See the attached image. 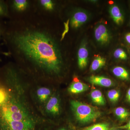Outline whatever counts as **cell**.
<instances>
[{
  "mask_svg": "<svg viewBox=\"0 0 130 130\" xmlns=\"http://www.w3.org/2000/svg\"><path fill=\"white\" fill-rule=\"evenodd\" d=\"M37 24H12L2 33L8 54L34 78L48 81L61 73L64 61L49 28Z\"/></svg>",
  "mask_w": 130,
  "mask_h": 130,
  "instance_id": "6da1fadb",
  "label": "cell"
},
{
  "mask_svg": "<svg viewBox=\"0 0 130 130\" xmlns=\"http://www.w3.org/2000/svg\"><path fill=\"white\" fill-rule=\"evenodd\" d=\"M0 84V130H42L45 120L35 109L17 69L7 67Z\"/></svg>",
  "mask_w": 130,
  "mask_h": 130,
  "instance_id": "7a4b0ae2",
  "label": "cell"
},
{
  "mask_svg": "<svg viewBox=\"0 0 130 130\" xmlns=\"http://www.w3.org/2000/svg\"><path fill=\"white\" fill-rule=\"evenodd\" d=\"M71 108L76 119L83 124L90 123L99 118L100 111L96 108L76 100L70 103Z\"/></svg>",
  "mask_w": 130,
  "mask_h": 130,
  "instance_id": "3957f363",
  "label": "cell"
},
{
  "mask_svg": "<svg viewBox=\"0 0 130 130\" xmlns=\"http://www.w3.org/2000/svg\"><path fill=\"white\" fill-rule=\"evenodd\" d=\"M45 104V112L48 115L54 116L59 114L60 102L58 96L54 95H51Z\"/></svg>",
  "mask_w": 130,
  "mask_h": 130,
  "instance_id": "277c9868",
  "label": "cell"
},
{
  "mask_svg": "<svg viewBox=\"0 0 130 130\" xmlns=\"http://www.w3.org/2000/svg\"><path fill=\"white\" fill-rule=\"evenodd\" d=\"M94 35L96 40L102 44H107L110 40V36L108 30L105 25L102 24L96 27Z\"/></svg>",
  "mask_w": 130,
  "mask_h": 130,
  "instance_id": "5b68a950",
  "label": "cell"
},
{
  "mask_svg": "<svg viewBox=\"0 0 130 130\" xmlns=\"http://www.w3.org/2000/svg\"><path fill=\"white\" fill-rule=\"evenodd\" d=\"M88 19V16L86 12L78 11L75 12L71 20V25L72 28L76 29L85 23Z\"/></svg>",
  "mask_w": 130,
  "mask_h": 130,
  "instance_id": "8992f818",
  "label": "cell"
},
{
  "mask_svg": "<svg viewBox=\"0 0 130 130\" xmlns=\"http://www.w3.org/2000/svg\"><path fill=\"white\" fill-rule=\"evenodd\" d=\"M89 81L92 84L102 87H111L114 84L111 79L102 76L92 75L89 78Z\"/></svg>",
  "mask_w": 130,
  "mask_h": 130,
  "instance_id": "52a82bcc",
  "label": "cell"
},
{
  "mask_svg": "<svg viewBox=\"0 0 130 130\" xmlns=\"http://www.w3.org/2000/svg\"><path fill=\"white\" fill-rule=\"evenodd\" d=\"M88 54L85 44L80 46L78 53V64L80 69H84L88 64Z\"/></svg>",
  "mask_w": 130,
  "mask_h": 130,
  "instance_id": "ba28073f",
  "label": "cell"
},
{
  "mask_svg": "<svg viewBox=\"0 0 130 130\" xmlns=\"http://www.w3.org/2000/svg\"><path fill=\"white\" fill-rule=\"evenodd\" d=\"M38 100L41 103H45L52 95L51 91L47 87H42L38 89L36 91Z\"/></svg>",
  "mask_w": 130,
  "mask_h": 130,
  "instance_id": "9c48e42d",
  "label": "cell"
},
{
  "mask_svg": "<svg viewBox=\"0 0 130 130\" xmlns=\"http://www.w3.org/2000/svg\"><path fill=\"white\" fill-rule=\"evenodd\" d=\"M89 88L88 86L86 84L79 81H75L70 85L68 90L70 93L77 94L86 91Z\"/></svg>",
  "mask_w": 130,
  "mask_h": 130,
  "instance_id": "30bf717a",
  "label": "cell"
},
{
  "mask_svg": "<svg viewBox=\"0 0 130 130\" xmlns=\"http://www.w3.org/2000/svg\"><path fill=\"white\" fill-rule=\"evenodd\" d=\"M110 14L112 19L115 23L120 25L123 23L124 21V17L119 8L116 6L113 5L110 8Z\"/></svg>",
  "mask_w": 130,
  "mask_h": 130,
  "instance_id": "8fae6325",
  "label": "cell"
},
{
  "mask_svg": "<svg viewBox=\"0 0 130 130\" xmlns=\"http://www.w3.org/2000/svg\"><path fill=\"white\" fill-rule=\"evenodd\" d=\"M90 97L93 102L96 105L104 106L106 104V100L102 93L98 90H94L91 91Z\"/></svg>",
  "mask_w": 130,
  "mask_h": 130,
  "instance_id": "7c38bea8",
  "label": "cell"
},
{
  "mask_svg": "<svg viewBox=\"0 0 130 130\" xmlns=\"http://www.w3.org/2000/svg\"><path fill=\"white\" fill-rule=\"evenodd\" d=\"M113 74L116 76L124 80L129 79V75L128 72L124 68L117 66L114 68L112 70Z\"/></svg>",
  "mask_w": 130,
  "mask_h": 130,
  "instance_id": "4fadbf2b",
  "label": "cell"
},
{
  "mask_svg": "<svg viewBox=\"0 0 130 130\" xmlns=\"http://www.w3.org/2000/svg\"><path fill=\"white\" fill-rule=\"evenodd\" d=\"M106 63L105 58L101 56L96 57L92 61L90 67V70L91 71H95L99 70L105 66Z\"/></svg>",
  "mask_w": 130,
  "mask_h": 130,
  "instance_id": "5bb4252c",
  "label": "cell"
},
{
  "mask_svg": "<svg viewBox=\"0 0 130 130\" xmlns=\"http://www.w3.org/2000/svg\"><path fill=\"white\" fill-rule=\"evenodd\" d=\"M114 112L117 117L121 120H125L130 115L129 112L122 107H118L116 108Z\"/></svg>",
  "mask_w": 130,
  "mask_h": 130,
  "instance_id": "9a60e30c",
  "label": "cell"
},
{
  "mask_svg": "<svg viewBox=\"0 0 130 130\" xmlns=\"http://www.w3.org/2000/svg\"><path fill=\"white\" fill-rule=\"evenodd\" d=\"M28 5V2L26 0H14L12 2L13 7L17 11H23L25 10Z\"/></svg>",
  "mask_w": 130,
  "mask_h": 130,
  "instance_id": "2e32d148",
  "label": "cell"
},
{
  "mask_svg": "<svg viewBox=\"0 0 130 130\" xmlns=\"http://www.w3.org/2000/svg\"><path fill=\"white\" fill-rule=\"evenodd\" d=\"M84 130H109V125L107 123H98L86 127Z\"/></svg>",
  "mask_w": 130,
  "mask_h": 130,
  "instance_id": "e0dca14e",
  "label": "cell"
},
{
  "mask_svg": "<svg viewBox=\"0 0 130 130\" xmlns=\"http://www.w3.org/2000/svg\"><path fill=\"white\" fill-rule=\"evenodd\" d=\"M108 97L111 102L115 103L118 101L120 96V93L119 91L116 90H111L108 91Z\"/></svg>",
  "mask_w": 130,
  "mask_h": 130,
  "instance_id": "ac0fdd59",
  "label": "cell"
},
{
  "mask_svg": "<svg viewBox=\"0 0 130 130\" xmlns=\"http://www.w3.org/2000/svg\"><path fill=\"white\" fill-rule=\"evenodd\" d=\"M114 56L116 59L122 60H125L127 59V55L125 51L123 49L118 48L114 52Z\"/></svg>",
  "mask_w": 130,
  "mask_h": 130,
  "instance_id": "d6986e66",
  "label": "cell"
},
{
  "mask_svg": "<svg viewBox=\"0 0 130 130\" xmlns=\"http://www.w3.org/2000/svg\"><path fill=\"white\" fill-rule=\"evenodd\" d=\"M40 3L42 6L48 10H52L54 8V3L50 0H41Z\"/></svg>",
  "mask_w": 130,
  "mask_h": 130,
  "instance_id": "ffe728a7",
  "label": "cell"
},
{
  "mask_svg": "<svg viewBox=\"0 0 130 130\" xmlns=\"http://www.w3.org/2000/svg\"><path fill=\"white\" fill-rule=\"evenodd\" d=\"M8 9L6 4L2 1H0V16H7Z\"/></svg>",
  "mask_w": 130,
  "mask_h": 130,
  "instance_id": "44dd1931",
  "label": "cell"
},
{
  "mask_svg": "<svg viewBox=\"0 0 130 130\" xmlns=\"http://www.w3.org/2000/svg\"><path fill=\"white\" fill-rule=\"evenodd\" d=\"M116 129H125L126 130H130V120L127 124L125 125L117 127Z\"/></svg>",
  "mask_w": 130,
  "mask_h": 130,
  "instance_id": "7402d4cb",
  "label": "cell"
},
{
  "mask_svg": "<svg viewBox=\"0 0 130 130\" xmlns=\"http://www.w3.org/2000/svg\"><path fill=\"white\" fill-rule=\"evenodd\" d=\"M125 39L126 42L129 44H130V32L126 34L125 35Z\"/></svg>",
  "mask_w": 130,
  "mask_h": 130,
  "instance_id": "603a6c76",
  "label": "cell"
},
{
  "mask_svg": "<svg viewBox=\"0 0 130 130\" xmlns=\"http://www.w3.org/2000/svg\"><path fill=\"white\" fill-rule=\"evenodd\" d=\"M126 99L130 103V88L128 90L126 94Z\"/></svg>",
  "mask_w": 130,
  "mask_h": 130,
  "instance_id": "cb8c5ba5",
  "label": "cell"
},
{
  "mask_svg": "<svg viewBox=\"0 0 130 130\" xmlns=\"http://www.w3.org/2000/svg\"><path fill=\"white\" fill-rule=\"evenodd\" d=\"M4 28H3L1 25L0 24V33H2L3 31V29Z\"/></svg>",
  "mask_w": 130,
  "mask_h": 130,
  "instance_id": "d4e9b609",
  "label": "cell"
},
{
  "mask_svg": "<svg viewBox=\"0 0 130 130\" xmlns=\"http://www.w3.org/2000/svg\"><path fill=\"white\" fill-rule=\"evenodd\" d=\"M59 130H67L66 129H64V128H62V129H60Z\"/></svg>",
  "mask_w": 130,
  "mask_h": 130,
  "instance_id": "484cf974",
  "label": "cell"
},
{
  "mask_svg": "<svg viewBox=\"0 0 130 130\" xmlns=\"http://www.w3.org/2000/svg\"><path fill=\"white\" fill-rule=\"evenodd\" d=\"M2 36V33H0V37H1Z\"/></svg>",
  "mask_w": 130,
  "mask_h": 130,
  "instance_id": "4316f807",
  "label": "cell"
},
{
  "mask_svg": "<svg viewBox=\"0 0 130 130\" xmlns=\"http://www.w3.org/2000/svg\"><path fill=\"white\" fill-rule=\"evenodd\" d=\"M117 130V129H114V130Z\"/></svg>",
  "mask_w": 130,
  "mask_h": 130,
  "instance_id": "83f0119b",
  "label": "cell"
},
{
  "mask_svg": "<svg viewBox=\"0 0 130 130\" xmlns=\"http://www.w3.org/2000/svg\"><path fill=\"white\" fill-rule=\"evenodd\" d=\"M1 59H0V61H1Z\"/></svg>",
  "mask_w": 130,
  "mask_h": 130,
  "instance_id": "f1b7e54d",
  "label": "cell"
}]
</instances>
